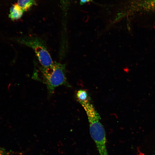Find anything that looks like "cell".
<instances>
[{
	"label": "cell",
	"mask_w": 155,
	"mask_h": 155,
	"mask_svg": "<svg viewBox=\"0 0 155 155\" xmlns=\"http://www.w3.org/2000/svg\"><path fill=\"white\" fill-rule=\"evenodd\" d=\"M100 119L96 116L92 117L89 119L90 133L95 143L99 155H108L106 146L105 131Z\"/></svg>",
	"instance_id": "cell-3"
},
{
	"label": "cell",
	"mask_w": 155,
	"mask_h": 155,
	"mask_svg": "<svg viewBox=\"0 0 155 155\" xmlns=\"http://www.w3.org/2000/svg\"><path fill=\"white\" fill-rule=\"evenodd\" d=\"M24 12L17 3H15L10 8L9 17L12 20L19 19L22 16Z\"/></svg>",
	"instance_id": "cell-5"
},
{
	"label": "cell",
	"mask_w": 155,
	"mask_h": 155,
	"mask_svg": "<svg viewBox=\"0 0 155 155\" xmlns=\"http://www.w3.org/2000/svg\"><path fill=\"white\" fill-rule=\"evenodd\" d=\"M152 155H155V152Z\"/></svg>",
	"instance_id": "cell-11"
},
{
	"label": "cell",
	"mask_w": 155,
	"mask_h": 155,
	"mask_svg": "<svg viewBox=\"0 0 155 155\" xmlns=\"http://www.w3.org/2000/svg\"><path fill=\"white\" fill-rule=\"evenodd\" d=\"M91 0H80V4L82 5L87 2L90 1Z\"/></svg>",
	"instance_id": "cell-10"
},
{
	"label": "cell",
	"mask_w": 155,
	"mask_h": 155,
	"mask_svg": "<svg viewBox=\"0 0 155 155\" xmlns=\"http://www.w3.org/2000/svg\"><path fill=\"white\" fill-rule=\"evenodd\" d=\"M76 96L78 101L82 106L90 103V98L86 90H79L77 92Z\"/></svg>",
	"instance_id": "cell-6"
},
{
	"label": "cell",
	"mask_w": 155,
	"mask_h": 155,
	"mask_svg": "<svg viewBox=\"0 0 155 155\" xmlns=\"http://www.w3.org/2000/svg\"><path fill=\"white\" fill-rule=\"evenodd\" d=\"M40 70V75L34 74L33 79L45 84L49 94H52L55 88L60 86H70L67 81L63 64L54 62L50 66L42 67Z\"/></svg>",
	"instance_id": "cell-1"
},
{
	"label": "cell",
	"mask_w": 155,
	"mask_h": 155,
	"mask_svg": "<svg viewBox=\"0 0 155 155\" xmlns=\"http://www.w3.org/2000/svg\"><path fill=\"white\" fill-rule=\"evenodd\" d=\"M17 3L24 11H26L36 3L35 0H18Z\"/></svg>",
	"instance_id": "cell-7"
},
{
	"label": "cell",
	"mask_w": 155,
	"mask_h": 155,
	"mask_svg": "<svg viewBox=\"0 0 155 155\" xmlns=\"http://www.w3.org/2000/svg\"><path fill=\"white\" fill-rule=\"evenodd\" d=\"M10 153L4 149L0 148V155H10Z\"/></svg>",
	"instance_id": "cell-9"
},
{
	"label": "cell",
	"mask_w": 155,
	"mask_h": 155,
	"mask_svg": "<svg viewBox=\"0 0 155 155\" xmlns=\"http://www.w3.org/2000/svg\"><path fill=\"white\" fill-rule=\"evenodd\" d=\"M135 8L140 11H155V0H142L137 3Z\"/></svg>",
	"instance_id": "cell-4"
},
{
	"label": "cell",
	"mask_w": 155,
	"mask_h": 155,
	"mask_svg": "<svg viewBox=\"0 0 155 155\" xmlns=\"http://www.w3.org/2000/svg\"><path fill=\"white\" fill-rule=\"evenodd\" d=\"M71 0H59L61 8L63 11H66L68 7Z\"/></svg>",
	"instance_id": "cell-8"
},
{
	"label": "cell",
	"mask_w": 155,
	"mask_h": 155,
	"mask_svg": "<svg viewBox=\"0 0 155 155\" xmlns=\"http://www.w3.org/2000/svg\"><path fill=\"white\" fill-rule=\"evenodd\" d=\"M18 41L33 50L42 67H48L54 63L45 43L40 38L26 36L19 38Z\"/></svg>",
	"instance_id": "cell-2"
}]
</instances>
